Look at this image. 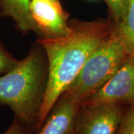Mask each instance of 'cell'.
I'll use <instances>...</instances> for the list:
<instances>
[{"instance_id": "6da1fadb", "label": "cell", "mask_w": 134, "mask_h": 134, "mask_svg": "<svg viewBox=\"0 0 134 134\" xmlns=\"http://www.w3.org/2000/svg\"><path fill=\"white\" fill-rule=\"evenodd\" d=\"M69 33L59 37H40L48 63V78L37 121L40 127L68 86L81 72L87 59L113 31V20H71Z\"/></svg>"}, {"instance_id": "7a4b0ae2", "label": "cell", "mask_w": 134, "mask_h": 134, "mask_svg": "<svg viewBox=\"0 0 134 134\" xmlns=\"http://www.w3.org/2000/svg\"><path fill=\"white\" fill-rule=\"evenodd\" d=\"M48 78L42 51L33 48L10 71L0 75V103L24 125L37 122Z\"/></svg>"}, {"instance_id": "3957f363", "label": "cell", "mask_w": 134, "mask_h": 134, "mask_svg": "<svg viewBox=\"0 0 134 134\" xmlns=\"http://www.w3.org/2000/svg\"><path fill=\"white\" fill-rule=\"evenodd\" d=\"M127 56L124 43L114 26L110 36L92 52L63 95L82 105L89 96L113 76Z\"/></svg>"}, {"instance_id": "277c9868", "label": "cell", "mask_w": 134, "mask_h": 134, "mask_svg": "<svg viewBox=\"0 0 134 134\" xmlns=\"http://www.w3.org/2000/svg\"><path fill=\"white\" fill-rule=\"evenodd\" d=\"M109 103L134 106V57L128 55L113 76L89 96L81 107Z\"/></svg>"}, {"instance_id": "5b68a950", "label": "cell", "mask_w": 134, "mask_h": 134, "mask_svg": "<svg viewBox=\"0 0 134 134\" xmlns=\"http://www.w3.org/2000/svg\"><path fill=\"white\" fill-rule=\"evenodd\" d=\"M123 114L121 104L116 103L81 107L73 134H116Z\"/></svg>"}, {"instance_id": "8992f818", "label": "cell", "mask_w": 134, "mask_h": 134, "mask_svg": "<svg viewBox=\"0 0 134 134\" xmlns=\"http://www.w3.org/2000/svg\"><path fill=\"white\" fill-rule=\"evenodd\" d=\"M31 14L41 37H62L70 30L68 14L59 0H31Z\"/></svg>"}, {"instance_id": "52a82bcc", "label": "cell", "mask_w": 134, "mask_h": 134, "mask_svg": "<svg viewBox=\"0 0 134 134\" xmlns=\"http://www.w3.org/2000/svg\"><path fill=\"white\" fill-rule=\"evenodd\" d=\"M79 102L63 95L49 113L37 134H73Z\"/></svg>"}, {"instance_id": "ba28073f", "label": "cell", "mask_w": 134, "mask_h": 134, "mask_svg": "<svg viewBox=\"0 0 134 134\" xmlns=\"http://www.w3.org/2000/svg\"><path fill=\"white\" fill-rule=\"evenodd\" d=\"M31 0H0V13L14 22L22 33L34 32L37 30L31 14Z\"/></svg>"}, {"instance_id": "9c48e42d", "label": "cell", "mask_w": 134, "mask_h": 134, "mask_svg": "<svg viewBox=\"0 0 134 134\" xmlns=\"http://www.w3.org/2000/svg\"><path fill=\"white\" fill-rule=\"evenodd\" d=\"M115 27L128 55L134 57V0H129L124 17L115 23Z\"/></svg>"}, {"instance_id": "30bf717a", "label": "cell", "mask_w": 134, "mask_h": 134, "mask_svg": "<svg viewBox=\"0 0 134 134\" xmlns=\"http://www.w3.org/2000/svg\"><path fill=\"white\" fill-rule=\"evenodd\" d=\"M110 10L113 21L117 23L124 17L129 0H104Z\"/></svg>"}, {"instance_id": "8fae6325", "label": "cell", "mask_w": 134, "mask_h": 134, "mask_svg": "<svg viewBox=\"0 0 134 134\" xmlns=\"http://www.w3.org/2000/svg\"><path fill=\"white\" fill-rule=\"evenodd\" d=\"M116 134H134V106L124 113Z\"/></svg>"}, {"instance_id": "7c38bea8", "label": "cell", "mask_w": 134, "mask_h": 134, "mask_svg": "<svg viewBox=\"0 0 134 134\" xmlns=\"http://www.w3.org/2000/svg\"><path fill=\"white\" fill-rule=\"evenodd\" d=\"M18 62L19 60L11 56L0 44V75L10 71Z\"/></svg>"}, {"instance_id": "4fadbf2b", "label": "cell", "mask_w": 134, "mask_h": 134, "mask_svg": "<svg viewBox=\"0 0 134 134\" xmlns=\"http://www.w3.org/2000/svg\"><path fill=\"white\" fill-rule=\"evenodd\" d=\"M24 125V124L15 118L9 127L2 134H29Z\"/></svg>"}, {"instance_id": "5bb4252c", "label": "cell", "mask_w": 134, "mask_h": 134, "mask_svg": "<svg viewBox=\"0 0 134 134\" xmlns=\"http://www.w3.org/2000/svg\"><path fill=\"white\" fill-rule=\"evenodd\" d=\"M53 1H54V0H53Z\"/></svg>"}]
</instances>
